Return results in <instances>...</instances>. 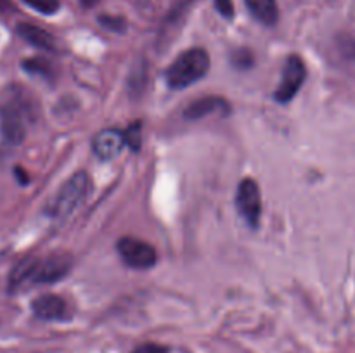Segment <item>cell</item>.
<instances>
[{
    "label": "cell",
    "mask_w": 355,
    "mask_h": 353,
    "mask_svg": "<svg viewBox=\"0 0 355 353\" xmlns=\"http://www.w3.org/2000/svg\"><path fill=\"white\" fill-rule=\"evenodd\" d=\"M71 256L64 253H54L45 258H28L17 263L9 275L10 289L24 284H52L68 275L71 270Z\"/></svg>",
    "instance_id": "1"
},
{
    "label": "cell",
    "mask_w": 355,
    "mask_h": 353,
    "mask_svg": "<svg viewBox=\"0 0 355 353\" xmlns=\"http://www.w3.org/2000/svg\"><path fill=\"white\" fill-rule=\"evenodd\" d=\"M210 69V55L205 48H189L184 51L165 73V80L170 89H186L200 82Z\"/></svg>",
    "instance_id": "2"
},
{
    "label": "cell",
    "mask_w": 355,
    "mask_h": 353,
    "mask_svg": "<svg viewBox=\"0 0 355 353\" xmlns=\"http://www.w3.org/2000/svg\"><path fill=\"white\" fill-rule=\"evenodd\" d=\"M90 176L89 173L78 172L59 189L54 199L49 204V213L52 218H66L85 201L90 192Z\"/></svg>",
    "instance_id": "3"
},
{
    "label": "cell",
    "mask_w": 355,
    "mask_h": 353,
    "mask_svg": "<svg viewBox=\"0 0 355 353\" xmlns=\"http://www.w3.org/2000/svg\"><path fill=\"white\" fill-rule=\"evenodd\" d=\"M305 78H307L305 62L302 61V57H298L297 54L290 55V57L286 59V64H284L279 87H277L276 92H274V97H276L277 102H290V100L297 96L298 90L302 89Z\"/></svg>",
    "instance_id": "4"
},
{
    "label": "cell",
    "mask_w": 355,
    "mask_h": 353,
    "mask_svg": "<svg viewBox=\"0 0 355 353\" xmlns=\"http://www.w3.org/2000/svg\"><path fill=\"white\" fill-rule=\"evenodd\" d=\"M236 206L250 227H259L260 215H262V196H260V187L255 180L245 179L239 183Z\"/></svg>",
    "instance_id": "5"
},
{
    "label": "cell",
    "mask_w": 355,
    "mask_h": 353,
    "mask_svg": "<svg viewBox=\"0 0 355 353\" xmlns=\"http://www.w3.org/2000/svg\"><path fill=\"white\" fill-rule=\"evenodd\" d=\"M116 249L121 260L134 269H151L158 260L156 249L137 237H121L116 242Z\"/></svg>",
    "instance_id": "6"
},
{
    "label": "cell",
    "mask_w": 355,
    "mask_h": 353,
    "mask_svg": "<svg viewBox=\"0 0 355 353\" xmlns=\"http://www.w3.org/2000/svg\"><path fill=\"white\" fill-rule=\"evenodd\" d=\"M0 127H2L3 137L10 144H21L26 135V125H24V114L17 104H6L0 107Z\"/></svg>",
    "instance_id": "7"
},
{
    "label": "cell",
    "mask_w": 355,
    "mask_h": 353,
    "mask_svg": "<svg viewBox=\"0 0 355 353\" xmlns=\"http://www.w3.org/2000/svg\"><path fill=\"white\" fill-rule=\"evenodd\" d=\"M31 310H33L35 317L47 322L66 320L69 317L68 303L55 294H42V296L35 298L31 303Z\"/></svg>",
    "instance_id": "8"
},
{
    "label": "cell",
    "mask_w": 355,
    "mask_h": 353,
    "mask_svg": "<svg viewBox=\"0 0 355 353\" xmlns=\"http://www.w3.org/2000/svg\"><path fill=\"white\" fill-rule=\"evenodd\" d=\"M123 147H125L123 132L116 130V128H106V130L99 132V134L94 137V142H92L94 154H96L99 159H104V161L116 158Z\"/></svg>",
    "instance_id": "9"
},
{
    "label": "cell",
    "mask_w": 355,
    "mask_h": 353,
    "mask_svg": "<svg viewBox=\"0 0 355 353\" xmlns=\"http://www.w3.org/2000/svg\"><path fill=\"white\" fill-rule=\"evenodd\" d=\"M231 107H229L227 100L220 99V97L208 96L203 99H198L194 102H191L189 106L184 111V116L186 120L196 121L201 120L205 116H210V114H220V113H229Z\"/></svg>",
    "instance_id": "10"
},
{
    "label": "cell",
    "mask_w": 355,
    "mask_h": 353,
    "mask_svg": "<svg viewBox=\"0 0 355 353\" xmlns=\"http://www.w3.org/2000/svg\"><path fill=\"white\" fill-rule=\"evenodd\" d=\"M16 31L24 42L31 44L33 47L42 48V51H47V52L58 51V42H55V38L52 37L49 31H45L44 28H38L30 23H19L17 24Z\"/></svg>",
    "instance_id": "11"
},
{
    "label": "cell",
    "mask_w": 355,
    "mask_h": 353,
    "mask_svg": "<svg viewBox=\"0 0 355 353\" xmlns=\"http://www.w3.org/2000/svg\"><path fill=\"white\" fill-rule=\"evenodd\" d=\"M245 2L253 17L266 26H274L279 19L276 0H245Z\"/></svg>",
    "instance_id": "12"
},
{
    "label": "cell",
    "mask_w": 355,
    "mask_h": 353,
    "mask_svg": "<svg viewBox=\"0 0 355 353\" xmlns=\"http://www.w3.org/2000/svg\"><path fill=\"white\" fill-rule=\"evenodd\" d=\"M125 145L132 149V151H139L142 145V125L139 121L132 123L127 130L123 132Z\"/></svg>",
    "instance_id": "13"
},
{
    "label": "cell",
    "mask_w": 355,
    "mask_h": 353,
    "mask_svg": "<svg viewBox=\"0 0 355 353\" xmlns=\"http://www.w3.org/2000/svg\"><path fill=\"white\" fill-rule=\"evenodd\" d=\"M101 26H104L106 30L114 31V33H123L127 30V21L120 16H110V14H101L99 16Z\"/></svg>",
    "instance_id": "14"
},
{
    "label": "cell",
    "mask_w": 355,
    "mask_h": 353,
    "mask_svg": "<svg viewBox=\"0 0 355 353\" xmlns=\"http://www.w3.org/2000/svg\"><path fill=\"white\" fill-rule=\"evenodd\" d=\"M26 6H30L31 9L38 10V12L42 14H47V16H51V14H55L59 10V0H23Z\"/></svg>",
    "instance_id": "15"
},
{
    "label": "cell",
    "mask_w": 355,
    "mask_h": 353,
    "mask_svg": "<svg viewBox=\"0 0 355 353\" xmlns=\"http://www.w3.org/2000/svg\"><path fill=\"white\" fill-rule=\"evenodd\" d=\"M23 68L26 69V71L35 73V75H45L47 71H51V66H49V62H45L44 59H38V57L24 61Z\"/></svg>",
    "instance_id": "16"
},
{
    "label": "cell",
    "mask_w": 355,
    "mask_h": 353,
    "mask_svg": "<svg viewBox=\"0 0 355 353\" xmlns=\"http://www.w3.org/2000/svg\"><path fill=\"white\" fill-rule=\"evenodd\" d=\"M132 353H172V350L163 345H156V343H144L132 350Z\"/></svg>",
    "instance_id": "17"
},
{
    "label": "cell",
    "mask_w": 355,
    "mask_h": 353,
    "mask_svg": "<svg viewBox=\"0 0 355 353\" xmlns=\"http://www.w3.org/2000/svg\"><path fill=\"white\" fill-rule=\"evenodd\" d=\"M214 2L218 12H220L225 19H232V17H234V3H232V0H214Z\"/></svg>",
    "instance_id": "18"
},
{
    "label": "cell",
    "mask_w": 355,
    "mask_h": 353,
    "mask_svg": "<svg viewBox=\"0 0 355 353\" xmlns=\"http://www.w3.org/2000/svg\"><path fill=\"white\" fill-rule=\"evenodd\" d=\"M234 64L238 66V68H250V66L253 64V55L250 51H238L234 52Z\"/></svg>",
    "instance_id": "19"
},
{
    "label": "cell",
    "mask_w": 355,
    "mask_h": 353,
    "mask_svg": "<svg viewBox=\"0 0 355 353\" xmlns=\"http://www.w3.org/2000/svg\"><path fill=\"white\" fill-rule=\"evenodd\" d=\"M14 9L10 0H0V12H10Z\"/></svg>",
    "instance_id": "20"
},
{
    "label": "cell",
    "mask_w": 355,
    "mask_h": 353,
    "mask_svg": "<svg viewBox=\"0 0 355 353\" xmlns=\"http://www.w3.org/2000/svg\"><path fill=\"white\" fill-rule=\"evenodd\" d=\"M80 3H82L83 7H87V9H89V7L97 6V3H99V0H80Z\"/></svg>",
    "instance_id": "21"
},
{
    "label": "cell",
    "mask_w": 355,
    "mask_h": 353,
    "mask_svg": "<svg viewBox=\"0 0 355 353\" xmlns=\"http://www.w3.org/2000/svg\"><path fill=\"white\" fill-rule=\"evenodd\" d=\"M350 55H352V57L355 59V44L350 45Z\"/></svg>",
    "instance_id": "22"
}]
</instances>
